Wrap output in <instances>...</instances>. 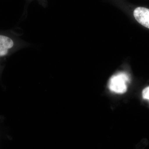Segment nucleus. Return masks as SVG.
Returning a JSON list of instances; mask_svg holds the SVG:
<instances>
[{"instance_id":"f257e3e1","label":"nucleus","mask_w":149,"mask_h":149,"mask_svg":"<svg viewBox=\"0 0 149 149\" xmlns=\"http://www.w3.org/2000/svg\"><path fill=\"white\" fill-rule=\"evenodd\" d=\"M129 79L125 73H120L112 76L109 81L111 91L118 94H122L127 90V83Z\"/></svg>"},{"instance_id":"f03ea898","label":"nucleus","mask_w":149,"mask_h":149,"mask_svg":"<svg viewBox=\"0 0 149 149\" xmlns=\"http://www.w3.org/2000/svg\"><path fill=\"white\" fill-rule=\"evenodd\" d=\"M14 45V43L11 38L5 35H0V57L6 55Z\"/></svg>"},{"instance_id":"7ed1b4c3","label":"nucleus","mask_w":149,"mask_h":149,"mask_svg":"<svg viewBox=\"0 0 149 149\" xmlns=\"http://www.w3.org/2000/svg\"><path fill=\"white\" fill-rule=\"evenodd\" d=\"M143 99L149 100V86L144 89L143 91Z\"/></svg>"}]
</instances>
